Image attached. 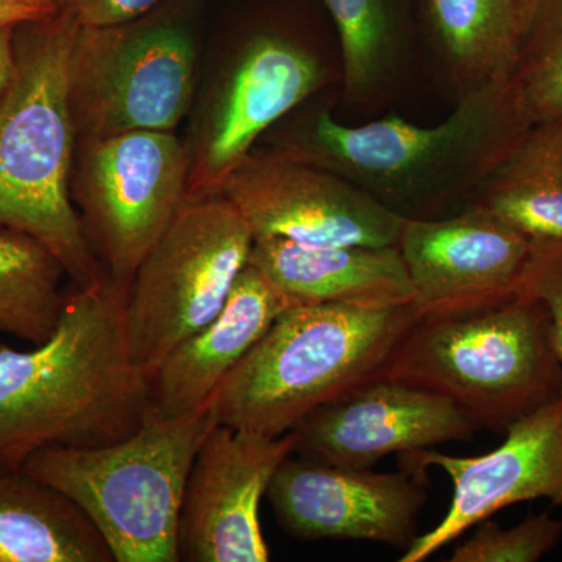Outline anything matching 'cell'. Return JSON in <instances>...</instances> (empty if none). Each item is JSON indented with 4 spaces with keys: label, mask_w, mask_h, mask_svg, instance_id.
Listing matches in <instances>:
<instances>
[{
    "label": "cell",
    "mask_w": 562,
    "mask_h": 562,
    "mask_svg": "<svg viewBox=\"0 0 562 562\" xmlns=\"http://www.w3.org/2000/svg\"><path fill=\"white\" fill-rule=\"evenodd\" d=\"M305 103L273 125L266 147L342 177L403 220L449 216L475 201L530 127L506 83L461 99L432 127L394 114L346 125L327 105Z\"/></svg>",
    "instance_id": "obj_1"
},
{
    "label": "cell",
    "mask_w": 562,
    "mask_h": 562,
    "mask_svg": "<svg viewBox=\"0 0 562 562\" xmlns=\"http://www.w3.org/2000/svg\"><path fill=\"white\" fill-rule=\"evenodd\" d=\"M127 291L106 273L69 292L46 342L0 346V469H21L46 447L106 446L138 430L150 379L132 360Z\"/></svg>",
    "instance_id": "obj_2"
},
{
    "label": "cell",
    "mask_w": 562,
    "mask_h": 562,
    "mask_svg": "<svg viewBox=\"0 0 562 562\" xmlns=\"http://www.w3.org/2000/svg\"><path fill=\"white\" fill-rule=\"evenodd\" d=\"M79 21L58 10L14 29V65L0 98V228L24 232L58 258L76 290L106 276L70 198L77 135L68 70Z\"/></svg>",
    "instance_id": "obj_3"
},
{
    "label": "cell",
    "mask_w": 562,
    "mask_h": 562,
    "mask_svg": "<svg viewBox=\"0 0 562 562\" xmlns=\"http://www.w3.org/2000/svg\"><path fill=\"white\" fill-rule=\"evenodd\" d=\"M417 319L413 305L288 308L214 391L217 424L286 435L314 409L375 379Z\"/></svg>",
    "instance_id": "obj_4"
},
{
    "label": "cell",
    "mask_w": 562,
    "mask_h": 562,
    "mask_svg": "<svg viewBox=\"0 0 562 562\" xmlns=\"http://www.w3.org/2000/svg\"><path fill=\"white\" fill-rule=\"evenodd\" d=\"M375 379L450 398L495 432L562 395V366L541 302L516 294L469 312L419 317Z\"/></svg>",
    "instance_id": "obj_5"
},
{
    "label": "cell",
    "mask_w": 562,
    "mask_h": 562,
    "mask_svg": "<svg viewBox=\"0 0 562 562\" xmlns=\"http://www.w3.org/2000/svg\"><path fill=\"white\" fill-rule=\"evenodd\" d=\"M217 425L213 398L180 417L150 408L138 430L99 447H46L21 471L90 517L114 562H179V520L192 462Z\"/></svg>",
    "instance_id": "obj_6"
},
{
    "label": "cell",
    "mask_w": 562,
    "mask_h": 562,
    "mask_svg": "<svg viewBox=\"0 0 562 562\" xmlns=\"http://www.w3.org/2000/svg\"><path fill=\"white\" fill-rule=\"evenodd\" d=\"M254 239L224 195L187 199L181 205L128 284V347L149 379L179 344L224 308Z\"/></svg>",
    "instance_id": "obj_7"
},
{
    "label": "cell",
    "mask_w": 562,
    "mask_h": 562,
    "mask_svg": "<svg viewBox=\"0 0 562 562\" xmlns=\"http://www.w3.org/2000/svg\"><path fill=\"white\" fill-rule=\"evenodd\" d=\"M150 14V13H149ZM79 25L68 70L77 139L128 132H173L198 83V44L172 16Z\"/></svg>",
    "instance_id": "obj_8"
},
{
    "label": "cell",
    "mask_w": 562,
    "mask_h": 562,
    "mask_svg": "<svg viewBox=\"0 0 562 562\" xmlns=\"http://www.w3.org/2000/svg\"><path fill=\"white\" fill-rule=\"evenodd\" d=\"M190 158L173 132L77 139L70 198L102 268L131 284L188 199Z\"/></svg>",
    "instance_id": "obj_9"
},
{
    "label": "cell",
    "mask_w": 562,
    "mask_h": 562,
    "mask_svg": "<svg viewBox=\"0 0 562 562\" xmlns=\"http://www.w3.org/2000/svg\"><path fill=\"white\" fill-rule=\"evenodd\" d=\"M330 80L328 63L297 36L276 29L247 35L214 79L184 144L188 199L214 194L262 135Z\"/></svg>",
    "instance_id": "obj_10"
},
{
    "label": "cell",
    "mask_w": 562,
    "mask_h": 562,
    "mask_svg": "<svg viewBox=\"0 0 562 562\" xmlns=\"http://www.w3.org/2000/svg\"><path fill=\"white\" fill-rule=\"evenodd\" d=\"M214 194L239 211L255 238L386 247L402 231L403 217L342 177L269 147L255 146Z\"/></svg>",
    "instance_id": "obj_11"
},
{
    "label": "cell",
    "mask_w": 562,
    "mask_h": 562,
    "mask_svg": "<svg viewBox=\"0 0 562 562\" xmlns=\"http://www.w3.org/2000/svg\"><path fill=\"white\" fill-rule=\"evenodd\" d=\"M427 486V469L402 465L397 472H373L291 454L266 497L292 538L368 541L405 552L419 536Z\"/></svg>",
    "instance_id": "obj_12"
},
{
    "label": "cell",
    "mask_w": 562,
    "mask_h": 562,
    "mask_svg": "<svg viewBox=\"0 0 562 562\" xmlns=\"http://www.w3.org/2000/svg\"><path fill=\"white\" fill-rule=\"evenodd\" d=\"M294 431L268 438L217 424L192 462L179 520L184 562H266L260 508Z\"/></svg>",
    "instance_id": "obj_13"
},
{
    "label": "cell",
    "mask_w": 562,
    "mask_h": 562,
    "mask_svg": "<svg viewBox=\"0 0 562 562\" xmlns=\"http://www.w3.org/2000/svg\"><path fill=\"white\" fill-rule=\"evenodd\" d=\"M401 457L408 468L442 469L453 483L441 522L417 536L401 558L420 562L517 503L543 498L562 509V395L513 424L490 453L464 458L427 449Z\"/></svg>",
    "instance_id": "obj_14"
},
{
    "label": "cell",
    "mask_w": 562,
    "mask_h": 562,
    "mask_svg": "<svg viewBox=\"0 0 562 562\" xmlns=\"http://www.w3.org/2000/svg\"><path fill=\"white\" fill-rule=\"evenodd\" d=\"M419 317L483 308L514 297L531 239L479 202L449 216L403 220L397 244Z\"/></svg>",
    "instance_id": "obj_15"
},
{
    "label": "cell",
    "mask_w": 562,
    "mask_h": 562,
    "mask_svg": "<svg viewBox=\"0 0 562 562\" xmlns=\"http://www.w3.org/2000/svg\"><path fill=\"white\" fill-rule=\"evenodd\" d=\"M479 425L450 398L395 380L371 379L299 422L294 453L308 460L371 469L390 454L465 441Z\"/></svg>",
    "instance_id": "obj_16"
},
{
    "label": "cell",
    "mask_w": 562,
    "mask_h": 562,
    "mask_svg": "<svg viewBox=\"0 0 562 562\" xmlns=\"http://www.w3.org/2000/svg\"><path fill=\"white\" fill-rule=\"evenodd\" d=\"M288 308L271 281L247 262L220 314L179 344L150 376L151 409L180 417L201 408Z\"/></svg>",
    "instance_id": "obj_17"
},
{
    "label": "cell",
    "mask_w": 562,
    "mask_h": 562,
    "mask_svg": "<svg viewBox=\"0 0 562 562\" xmlns=\"http://www.w3.org/2000/svg\"><path fill=\"white\" fill-rule=\"evenodd\" d=\"M249 265L292 306L338 305L390 308L413 305L414 291L397 246H303L255 238Z\"/></svg>",
    "instance_id": "obj_18"
},
{
    "label": "cell",
    "mask_w": 562,
    "mask_h": 562,
    "mask_svg": "<svg viewBox=\"0 0 562 562\" xmlns=\"http://www.w3.org/2000/svg\"><path fill=\"white\" fill-rule=\"evenodd\" d=\"M422 33L454 101L506 83L519 40L520 0H419Z\"/></svg>",
    "instance_id": "obj_19"
},
{
    "label": "cell",
    "mask_w": 562,
    "mask_h": 562,
    "mask_svg": "<svg viewBox=\"0 0 562 562\" xmlns=\"http://www.w3.org/2000/svg\"><path fill=\"white\" fill-rule=\"evenodd\" d=\"M0 562H114L79 506L21 469H0Z\"/></svg>",
    "instance_id": "obj_20"
},
{
    "label": "cell",
    "mask_w": 562,
    "mask_h": 562,
    "mask_svg": "<svg viewBox=\"0 0 562 562\" xmlns=\"http://www.w3.org/2000/svg\"><path fill=\"white\" fill-rule=\"evenodd\" d=\"M341 49L344 99L355 110L382 109L412 57L405 0H324Z\"/></svg>",
    "instance_id": "obj_21"
},
{
    "label": "cell",
    "mask_w": 562,
    "mask_h": 562,
    "mask_svg": "<svg viewBox=\"0 0 562 562\" xmlns=\"http://www.w3.org/2000/svg\"><path fill=\"white\" fill-rule=\"evenodd\" d=\"M531 241L562 239V120L530 125L475 201Z\"/></svg>",
    "instance_id": "obj_22"
},
{
    "label": "cell",
    "mask_w": 562,
    "mask_h": 562,
    "mask_svg": "<svg viewBox=\"0 0 562 562\" xmlns=\"http://www.w3.org/2000/svg\"><path fill=\"white\" fill-rule=\"evenodd\" d=\"M66 271L43 243L0 228V333L38 346L57 330L68 294Z\"/></svg>",
    "instance_id": "obj_23"
},
{
    "label": "cell",
    "mask_w": 562,
    "mask_h": 562,
    "mask_svg": "<svg viewBox=\"0 0 562 562\" xmlns=\"http://www.w3.org/2000/svg\"><path fill=\"white\" fill-rule=\"evenodd\" d=\"M506 88L528 125L562 120V0H520L519 40Z\"/></svg>",
    "instance_id": "obj_24"
},
{
    "label": "cell",
    "mask_w": 562,
    "mask_h": 562,
    "mask_svg": "<svg viewBox=\"0 0 562 562\" xmlns=\"http://www.w3.org/2000/svg\"><path fill=\"white\" fill-rule=\"evenodd\" d=\"M561 539L562 520L553 519L549 512L531 514L512 528L486 519L457 547L450 561L536 562L552 552Z\"/></svg>",
    "instance_id": "obj_25"
},
{
    "label": "cell",
    "mask_w": 562,
    "mask_h": 562,
    "mask_svg": "<svg viewBox=\"0 0 562 562\" xmlns=\"http://www.w3.org/2000/svg\"><path fill=\"white\" fill-rule=\"evenodd\" d=\"M517 294L546 306L554 350L562 366V239L531 241Z\"/></svg>",
    "instance_id": "obj_26"
},
{
    "label": "cell",
    "mask_w": 562,
    "mask_h": 562,
    "mask_svg": "<svg viewBox=\"0 0 562 562\" xmlns=\"http://www.w3.org/2000/svg\"><path fill=\"white\" fill-rule=\"evenodd\" d=\"M60 10L72 14L80 25L105 27L125 24L151 13L162 0H57Z\"/></svg>",
    "instance_id": "obj_27"
},
{
    "label": "cell",
    "mask_w": 562,
    "mask_h": 562,
    "mask_svg": "<svg viewBox=\"0 0 562 562\" xmlns=\"http://www.w3.org/2000/svg\"><path fill=\"white\" fill-rule=\"evenodd\" d=\"M60 10L57 0H0V27L46 20Z\"/></svg>",
    "instance_id": "obj_28"
},
{
    "label": "cell",
    "mask_w": 562,
    "mask_h": 562,
    "mask_svg": "<svg viewBox=\"0 0 562 562\" xmlns=\"http://www.w3.org/2000/svg\"><path fill=\"white\" fill-rule=\"evenodd\" d=\"M14 29L0 27V98L5 92L14 65Z\"/></svg>",
    "instance_id": "obj_29"
}]
</instances>
